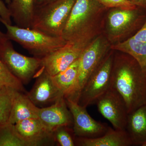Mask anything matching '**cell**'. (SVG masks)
<instances>
[{
	"instance_id": "obj_1",
	"label": "cell",
	"mask_w": 146,
	"mask_h": 146,
	"mask_svg": "<svg viewBox=\"0 0 146 146\" xmlns=\"http://www.w3.org/2000/svg\"><path fill=\"white\" fill-rule=\"evenodd\" d=\"M114 51L111 87L123 99L129 114L146 104V74L133 56Z\"/></svg>"
},
{
	"instance_id": "obj_2",
	"label": "cell",
	"mask_w": 146,
	"mask_h": 146,
	"mask_svg": "<svg viewBox=\"0 0 146 146\" xmlns=\"http://www.w3.org/2000/svg\"><path fill=\"white\" fill-rule=\"evenodd\" d=\"M108 9L97 0H76L62 37L73 42L102 34Z\"/></svg>"
},
{
	"instance_id": "obj_3",
	"label": "cell",
	"mask_w": 146,
	"mask_h": 146,
	"mask_svg": "<svg viewBox=\"0 0 146 146\" xmlns=\"http://www.w3.org/2000/svg\"><path fill=\"white\" fill-rule=\"evenodd\" d=\"M146 21V7L109 9L105 16L102 34L111 45L118 44L135 35Z\"/></svg>"
},
{
	"instance_id": "obj_4",
	"label": "cell",
	"mask_w": 146,
	"mask_h": 146,
	"mask_svg": "<svg viewBox=\"0 0 146 146\" xmlns=\"http://www.w3.org/2000/svg\"><path fill=\"white\" fill-rule=\"evenodd\" d=\"M0 22L6 28L7 39L17 42L35 57H45L67 42L62 36H52L33 29L9 25L1 17Z\"/></svg>"
},
{
	"instance_id": "obj_5",
	"label": "cell",
	"mask_w": 146,
	"mask_h": 146,
	"mask_svg": "<svg viewBox=\"0 0 146 146\" xmlns=\"http://www.w3.org/2000/svg\"><path fill=\"white\" fill-rule=\"evenodd\" d=\"M76 0H52L35 7L31 29L48 35L62 36Z\"/></svg>"
},
{
	"instance_id": "obj_6",
	"label": "cell",
	"mask_w": 146,
	"mask_h": 146,
	"mask_svg": "<svg viewBox=\"0 0 146 146\" xmlns=\"http://www.w3.org/2000/svg\"><path fill=\"white\" fill-rule=\"evenodd\" d=\"M111 50V44L102 33L89 43L79 58L77 78L65 99L78 103L84 86Z\"/></svg>"
},
{
	"instance_id": "obj_7",
	"label": "cell",
	"mask_w": 146,
	"mask_h": 146,
	"mask_svg": "<svg viewBox=\"0 0 146 146\" xmlns=\"http://www.w3.org/2000/svg\"><path fill=\"white\" fill-rule=\"evenodd\" d=\"M114 52L111 50L86 82L79 97L78 103L80 105L86 108L96 103L111 87Z\"/></svg>"
},
{
	"instance_id": "obj_8",
	"label": "cell",
	"mask_w": 146,
	"mask_h": 146,
	"mask_svg": "<svg viewBox=\"0 0 146 146\" xmlns=\"http://www.w3.org/2000/svg\"><path fill=\"white\" fill-rule=\"evenodd\" d=\"M0 58L11 73L23 84L30 81L42 67L41 58L29 57L17 52L8 39L0 41Z\"/></svg>"
},
{
	"instance_id": "obj_9",
	"label": "cell",
	"mask_w": 146,
	"mask_h": 146,
	"mask_svg": "<svg viewBox=\"0 0 146 146\" xmlns=\"http://www.w3.org/2000/svg\"><path fill=\"white\" fill-rule=\"evenodd\" d=\"M95 38L67 42L63 47L41 58V69L51 76L65 70L78 60L85 48Z\"/></svg>"
},
{
	"instance_id": "obj_10",
	"label": "cell",
	"mask_w": 146,
	"mask_h": 146,
	"mask_svg": "<svg viewBox=\"0 0 146 146\" xmlns=\"http://www.w3.org/2000/svg\"><path fill=\"white\" fill-rule=\"evenodd\" d=\"M96 104L100 114L115 129L125 130L128 112L125 102L117 91L110 87Z\"/></svg>"
},
{
	"instance_id": "obj_11",
	"label": "cell",
	"mask_w": 146,
	"mask_h": 146,
	"mask_svg": "<svg viewBox=\"0 0 146 146\" xmlns=\"http://www.w3.org/2000/svg\"><path fill=\"white\" fill-rule=\"evenodd\" d=\"M68 108L72 115L73 130L76 137L94 138L104 135L110 127L91 117L86 108L77 102L65 99Z\"/></svg>"
},
{
	"instance_id": "obj_12",
	"label": "cell",
	"mask_w": 146,
	"mask_h": 146,
	"mask_svg": "<svg viewBox=\"0 0 146 146\" xmlns=\"http://www.w3.org/2000/svg\"><path fill=\"white\" fill-rule=\"evenodd\" d=\"M37 74L33 87L27 94L36 106L39 108L49 106L60 98L64 97L54 83L51 76L46 71L41 69Z\"/></svg>"
},
{
	"instance_id": "obj_13",
	"label": "cell",
	"mask_w": 146,
	"mask_h": 146,
	"mask_svg": "<svg viewBox=\"0 0 146 146\" xmlns=\"http://www.w3.org/2000/svg\"><path fill=\"white\" fill-rule=\"evenodd\" d=\"M37 116L43 125L52 133L60 127L73 125L72 115L64 97L49 106L38 107Z\"/></svg>"
},
{
	"instance_id": "obj_14",
	"label": "cell",
	"mask_w": 146,
	"mask_h": 146,
	"mask_svg": "<svg viewBox=\"0 0 146 146\" xmlns=\"http://www.w3.org/2000/svg\"><path fill=\"white\" fill-rule=\"evenodd\" d=\"M14 125L27 146L52 145L55 143L53 133L47 129L38 118L23 120Z\"/></svg>"
},
{
	"instance_id": "obj_15",
	"label": "cell",
	"mask_w": 146,
	"mask_h": 146,
	"mask_svg": "<svg viewBox=\"0 0 146 146\" xmlns=\"http://www.w3.org/2000/svg\"><path fill=\"white\" fill-rule=\"evenodd\" d=\"M76 146H130L132 141L126 130H118L109 127L104 135L94 138L76 137Z\"/></svg>"
},
{
	"instance_id": "obj_16",
	"label": "cell",
	"mask_w": 146,
	"mask_h": 146,
	"mask_svg": "<svg viewBox=\"0 0 146 146\" xmlns=\"http://www.w3.org/2000/svg\"><path fill=\"white\" fill-rule=\"evenodd\" d=\"M38 107L27 95L16 91L13 98L9 123L14 125L23 120L38 118Z\"/></svg>"
},
{
	"instance_id": "obj_17",
	"label": "cell",
	"mask_w": 146,
	"mask_h": 146,
	"mask_svg": "<svg viewBox=\"0 0 146 146\" xmlns=\"http://www.w3.org/2000/svg\"><path fill=\"white\" fill-rule=\"evenodd\" d=\"M125 130L133 145H140L146 141V104L129 113Z\"/></svg>"
},
{
	"instance_id": "obj_18",
	"label": "cell",
	"mask_w": 146,
	"mask_h": 146,
	"mask_svg": "<svg viewBox=\"0 0 146 146\" xmlns=\"http://www.w3.org/2000/svg\"><path fill=\"white\" fill-rule=\"evenodd\" d=\"M7 7L16 26L31 29L35 0H11Z\"/></svg>"
},
{
	"instance_id": "obj_19",
	"label": "cell",
	"mask_w": 146,
	"mask_h": 146,
	"mask_svg": "<svg viewBox=\"0 0 146 146\" xmlns=\"http://www.w3.org/2000/svg\"><path fill=\"white\" fill-rule=\"evenodd\" d=\"M78 59L65 70L51 76L54 83L64 97L70 91L76 80L78 75Z\"/></svg>"
},
{
	"instance_id": "obj_20",
	"label": "cell",
	"mask_w": 146,
	"mask_h": 146,
	"mask_svg": "<svg viewBox=\"0 0 146 146\" xmlns=\"http://www.w3.org/2000/svg\"><path fill=\"white\" fill-rule=\"evenodd\" d=\"M16 91L7 86L0 87V125L9 123Z\"/></svg>"
},
{
	"instance_id": "obj_21",
	"label": "cell",
	"mask_w": 146,
	"mask_h": 146,
	"mask_svg": "<svg viewBox=\"0 0 146 146\" xmlns=\"http://www.w3.org/2000/svg\"><path fill=\"white\" fill-rule=\"evenodd\" d=\"M0 146H27L16 132L14 125H0Z\"/></svg>"
},
{
	"instance_id": "obj_22",
	"label": "cell",
	"mask_w": 146,
	"mask_h": 146,
	"mask_svg": "<svg viewBox=\"0 0 146 146\" xmlns=\"http://www.w3.org/2000/svg\"><path fill=\"white\" fill-rule=\"evenodd\" d=\"M0 86L10 87L21 92H25L23 83L9 71L0 58Z\"/></svg>"
},
{
	"instance_id": "obj_23",
	"label": "cell",
	"mask_w": 146,
	"mask_h": 146,
	"mask_svg": "<svg viewBox=\"0 0 146 146\" xmlns=\"http://www.w3.org/2000/svg\"><path fill=\"white\" fill-rule=\"evenodd\" d=\"M129 44L146 63V21L140 30L130 38Z\"/></svg>"
},
{
	"instance_id": "obj_24",
	"label": "cell",
	"mask_w": 146,
	"mask_h": 146,
	"mask_svg": "<svg viewBox=\"0 0 146 146\" xmlns=\"http://www.w3.org/2000/svg\"><path fill=\"white\" fill-rule=\"evenodd\" d=\"M55 143L60 146H76V136L73 128L70 127L62 126L58 127L53 132Z\"/></svg>"
},
{
	"instance_id": "obj_25",
	"label": "cell",
	"mask_w": 146,
	"mask_h": 146,
	"mask_svg": "<svg viewBox=\"0 0 146 146\" xmlns=\"http://www.w3.org/2000/svg\"><path fill=\"white\" fill-rule=\"evenodd\" d=\"M106 8H120L133 9L137 6L127 0H97Z\"/></svg>"
},
{
	"instance_id": "obj_26",
	"label": "cell",
	"mask_w": 146,
	"mask_h": 146,
	"mask_svg": "<svg viewBox=\"0 0 146 146\" xmlns=\"http://www.w3.org/2000/svg\"><path fill=\"white\" fill-rule=\"evenodd\" d=\"M0 17L7 24L11 25V16L9 10L2 0H0Z\"/></svg>"
},
{
	"instance_id": "obj_27",
	"label": "cell",
	"mask_w": 146,
	"mask_h": 146,
	"mask_svg": "<svg viewBox=\"0 0 146 146\" xmlns=\"http://www.w3.org/2000/svg\"><path fill=\"white\" fill-rule=\"evenodd\" d=\"M137 7H146V0H127Z\"/></svg>"
},
{
	"instance_id": "obj_28",
	"label": "cell",
	"mask_w": 146,
	"mask_h": 146,
	"mask_svg": "<svg viewBox=\"0 0 146 146\" xmlns=\"http://www.w3.org/2000/svg\"><path fill=\"white\" fill-rule=\"evenodd\" d=\"M49 1L50 0H35V7L43 5Z\"/></svg>"
},
{
	"instance_id": "obj_29",
	"label": "cell",
	"mask_w": 146,
	"mask_h": 146,
	"mask_svg": "<svg viewBox=\"0 0 146 146\" xmlns=\"http://www.w3.org/2000/svg\"><path fill=\"white\" fill-rule=\"evenodd\" d=\"M7 39L6 37V35L5 34L3 33L1 31H0V41H3V40H5Z\"/></svg>"
},
{
	"instance_id": "obj_30",
	"label": "cell",
	"mask_w": 146,
	"mask_h": 146,
	"mask_svg": "<svg viewBox=\"0 0 146 146\" xmlns=\"http://www.w3.org/2000/svg\"><path fill=\"white\" fill-rule=\"evenodd\" d=\"M140 146H146V141H145V142H143L142 143H141V145H140Z\"/></svg>"
},
{
	"instance_id": "obj_31",
	"label": "cell",
	"mask_w": 146,
	"mask_h": 146,
	"mask_svg": "<svg viewBox=\"0 0 146 146\" xmlns=\"http://www.w3.org/2000/svg\"><path fill=\"white\" fill-rule=\"evenodd\" d=\"M5 2L7 5H9L11 2V0H5Z\"/></svg>"
},
{
	"instance_id": "obj_32",
	"label": "cell",
	"mask_w": 146,
	"mask_h": 146,
	"mask_svg": "<svg viewBox=\"0 0 146 146\" xmlns=\"http://www.w3.org/2000/svg\"><path fill=\"white\" fill-rule=\"evenodd\" d=\"M52 1V0H50V1ZM49 1H48V2H49Z\"/></svg>"
},
{
	"instance_id": "obj_33",
	"label": "cell",
	"mask_w": 146,
	"mask_h": 146,
	"mask_svg": "<svg viewBox=\"0 0 146 146\" xmlns=\"http://www.w3.org/2000/svg\"><path fill=\"white\" fill-rule=\"evenodd\" d=\"M1 87V86H0V87Z\"/></svg>"
}]
</instances>
